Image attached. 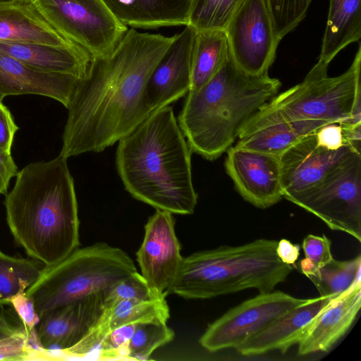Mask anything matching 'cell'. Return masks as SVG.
Returning <instances> with one entry per match:
<instances>
[{"label": "cell", "instance_id": "cell-18", "mask_svg": "<svg viewBox=\"0 0 361 361\" xmlns=\"http://www.w3.org/2000/svg\"><path fill=\"white\" fill-rule=\"evenodd\" d=\"M361 306V279L334 298L313 319L298 344V354L327 352L350 329Z\"/></svg>", "mask_w": 361, "mask_h": 361}, {"label": "cell", "instance_id": "cell-28", "mask_svg": "<svg viewBox=\"0 0 361 361\" xmlns=\"http://www.w3.org/2000/svg\"><path fill=\"white\" fill-rule=\"evenodd\" d=\"M361 257L340 261L334 258L308 278L312 281L319 295H338L348 289L360 277Z\"/></svg>", "mask_w": 361, "mask_h": 361}, {"label": "cell", "instance_id": "cell-17", "mask_svg": "<svg viewBox=\"0 0 361 361\" xmlns=\"http://www.w3.org/2000/svg\"><path fill=\"white\" fill-rule=\"evenodd\" d=\"M105 295H92L44 313L35 328L40 345L63 350L76 344L99 319Z\"/></svg>", "mask_w": 361, "mask_h": 361}, {"label": "cell", "instance_id": "cell-27", "mask_svg": "<svg viewBox=\"0 0 361 361\" xmlns=\"http://www.w3.org/2000/svg\"><path fill=\"white\" fill-rule=\"evenodd\" d=\"M41 271L34 262L0 250V304H10L13 297L25 292L36 281Z\"/></svg>", "mask_w": 361, "mask_h": 361}, {"label": "cell", "instance_id": "cell-31", "mask_svg": "<svg viewBox=\"0 0 361 361\" xmlns=\"http://www.w3.org/2000/svg\"><path fill=\"white\" fill-rule=\"evenodd\" d=\"M312 0H265L276 38L281 41L305 17Z\"/></svg>", "mask_w": 361, "mask_h": 361}, {"label": "cell", "instance_id": "cell-29", "mask_svg": "<svg viewBox=\"0 0 361 361\" xmlns=\"http://www.w3.org/2000/svg\"><path fill=\"white\" fill-rule=\"evenodd\" d=\"M244 0H190L187 25L197 31L225 30Z\"/></svg>", "mask_w": 361, "mask_h": 361}, {"label": "cell", "instance_id": "cell-4", "mask_svg": "<svg viewBox=\"0 0 361 361\" xmlns=\"http://www.w3.org/2000/svg\"><path fill=\"white\" fill-rule=\"evenodd\" d=\"M281 86L268 73H245L230 53L210 80L187 93L177 121L191 151L209 161L221 157Z\"/></svg>", "mask_w": 361, "mask_h": 361}, {"label": "cell", "instance_id": "cell-1", "mask_svg": "<svg viewBox=\"0 0 361 361\" xmlns=\"http://www.w3.org/2000/svg\"><path fill=\"white\" fill-rule=\"evenodd\" d=\"M175 39L128 29L105 59L79 80L68 107L60 154L101 152L130 133L151 113L144 102L148 79Z\"/></svg>", "mask_w": 361, "mask_h": 361}, {"label": "cell", "instance_id": "cell-25", "mask_svg": "<svg viewBox=\"0 0 361 361\" xmlns=\"http://www.w3.org/2000/svg\"><path fill=\"white\" fill-rule=\"evenodd\" d=\"M327 123H329L296 121L272 124L240 135L235 146L279 157L301 138Z\"/></svg>", "mask_w": 361, "mask_h": 361}, {"label": "cell", "instance_id": "cell-39", "mask_svg": "<svg viewBox=\"0 0 361 361\" xmlns=\"http://www.w3.org/2000/svg\"><path fill=\"white\" fill-rule=\"evenodd\" d=\"M13 316L0 304V339L25 328L18 317Z\"/></svg>", "mask_w": 361, "mask_h": 361}, {"label": "cell", "instance_id": "cell-38", "mask_svg": "<svg viewBox=\"0 0 361 361\" xmlns=\"http://www.w3.org/2000/svg\"><path fill=\"white\" fill-rule=\"evenodd\" d=\"M18 173L11 152H0V195L6 194L11 178L16 176Z\"/></svg>", "mask_w": 361, "mask_h": 361}, {"label": "cell", "instance_id": "cell-30", "mask_svg": "<svg viewBox=\"0 0 361 361\" xmlns=\"http://www.w3.org/2000/svg\"><path fill=\"white\" fill-rule=\"evenodd\" d=\"M174 336V331L165 322L137 324L128 345V360L149 359L155 350L171 342Z\"/></svg>", "mask_w": 361, "mask_h": 361}, {"label": "cell", "instance_id": "cell-5", "mask_svg": "<svg viewBox=\"0 0 361 361\" xmlns=\"http://www.w3.org/2000/svg\"><path fill=\"white\" fill-rule=\"evenodd\" d=\"M278 241L257 239L240 246H221L183 257L166 291L187 299H208L255 288L267 293L285 281L293 267L281 262Z\"/></svg>", "mask_w": 361, "mask_h": 361}, {"label": "cell", "instance_id": "cell-16", "mask_svg": "<svg viewBox=\"0 0 361 361\" xmlns=\"http://www.w3.org/2000/svg\"><path fill=\"white\" fill-rule=\"evenodd\" d=\"M169 307L165 298L157 300H123L104 307L99 319L74 345L49 352V360L82 358L97 349L112 330L130 324L160 322L167 323Z\"/></svg>", "mask_w": 361, "mask_h": 361}, {"label": "cell", "instance_id": "cell-10", "mask_svg": "<svg viewBox=\"0 0 361 361\" xmlns=\"http://www.w3.org/2000/svg\"><path fill=\"white\" fill-rule=\"evenodd\" d=\"M282 291L260 293L226 312L210 324L200 338L209 352L238 348L276 319L306 302Z\"/></svg>", "mask_w": 361, "mask_h": 361}, {"label": "cell", "instance_id": "cell-42", "mask_svg": "<svg viewBox=\"0 0 361 361\" xmlns=\"http://www.w3.org/2000/svg\"><path fill=\"white\" fill-rule=\"evenodd\" d=\"M6 5H7V4H6ZM4 6H5V5H0V8H1V7H3Z\"/></svg>", "mask_w": 361, "mask_h": 361}, {"label": "cell", "instance_id": "cell-34", "mask_svg": "<svg viewBox=\"0 0 361 361\" xmlns=\"http://www.w3.org/2000/svg\"><path fill=\"white\" fill-rule=\"evenodd\" d=\"M137 324H126L109 332L102 341L99 349L98 359H127L128 345Z\"/></svg>", "mask_w": 361, "mask_h": 361}, {"label": "cell", "instance_id": "cell-12", "mask_svg": "<svg viewBox=\"0 0 361 361\" xmlns=\"http://www.w3.org/2000/svg\"><path fill=\"white\" fill-rule=\"evenodd\" d=\"M315 132L279 156L283 197L288 200L315 186L350 154L358 152L350 146L329 148L319 140Z\"/></svg>", "mask_w": 361, "mask_h": 361}, {"label": "cell", "instance_id": "cell-35", "mask_svg": "<svg viewBox=\"0 0 361 361\" xmlns=\"http://www.w3.org/2000/svg\"><path fill=\"white\" fill-rule=\"evenodd\" d=\"M25 328L0 339V360H30L34 348Z\"/></svg>", "mask_w": 361, "mask_h": 361}, {"label": "cell", "instance_id": "cell-14", "mask_svg": "<svg viewBox=\"0 0 361 361\" xmlns=\"http://www.w3.org/2000/svg\"><path fill=\"white\" fill-rule=\"evenodd\" d=\"M225 169L242 197L256 207L268 208L283 197L279 157L231 146Z\"/></svg>", "mask_w": 361, "mask_h": 361}, {"label": "cell", "instance_id": "cell-19", "mask_svg": "<svg viewBox=\"0 0 361 361\" xmlns=\"http://www.w3.org/2000/svg\"><path fill=\"white\" fill-rule=\"evenodd\" d=\"M80 80L71 75L36 70L0 51V102L9 95L38 94L67 108Z\"/></svg>", "mask_w": 361, "mask_h": 361}, {"label": "cell", "instance_id": "cell-9", "mask_svg": "<svg viewBox=\"0 0 361 361\" xmlns=\"http://www.w3.org/2000/svg\"><path fill=\"white\" fill-rule=\"evenodd\" d=\"M288 201L360 242L361 153L353 152L318 184Z\"/></svg>", "mask_w": 361, "mask_h": 361}, {"label": "cell", "instance_id": "cell-22", "mask_svg": "<svg viewBox=\"0 0 361 361\" xmlns=\"http://www.w3.org/2000/svg\"><path fill=\"white\" fill-rule=\"evenodd\" d=\"M127 27L154 29L187 25L190 0H103Z\"/></svg>", "mask_w": 361, "mask_h": 361}, {"label": "cell", "instance_id": "cell-32", "mask_svg": "<svg viewBox=\"0 0 361 361\" xmlns=\"http://www.w3.org/2000/svg\"><path fill=\"white\" fill-rule=\"evenodd\" d=\"M165 298L154 292L142 274L136 271L117 283L107 292L104 308L123 300H157Z\"/></svg>", "mask_w": 361, "mask_h": 361}, {"label": "cell", "instance_id": "cell-7", "mask_svg": "<svg viewBox=\"0 0 361 361\" xmlns=\"http://www.w3.org/2000/svg\"><path fill=\"white\" fill-rule=\"evenodd\" d=\"M137 271L124 250L106 243L76 248L45 266L25 293L40 317L47 312L92 295L105 293Z\"/></svg>", "mask_w": 361, "mask_h": 361}, {"label": "cell", "instance_id": "cell-21", "mask_svg": "<svg viewBox=\"0 0 361 361\" xmlns=\"http://www.w3.org/2000/svg\"><path fill=\"white\" fill-rule=\"evenodd\" d=\"M0 51L36 70L86 78L94 62L82 48L72 44L54 46L0 42Z\"/></svg>", "mask_w": 361, "mask_h": 361}, {"label": "cell", "instance_id": "cell-41", "mask_svg": "<svg viewBox=\"0 0 361 361\" xmlns=\"http://www.w3.org/2000/svg\"><path fill=\"white\" fill-rule=\"evenodd\" d=\"M32 0H0V5L31 3Z\"/></svg>", "mask_w": 361, "mask_h": 361}, {"label": "cell", "instance_id": "cell-36", "mask_svg": "<svg viewBox=\"0 0 361 361\" xmlns=\"http://www.w3.org/2000/svg\"><path fill=\"white\" fill-rule=\"evenodd\" d=\"M16 314L30 334L35 332V328L40 319L32 300L25 291L13 297L10 301Z\"/></svg>", "mask_w": 361, "mask_h": 361}, {"label": "cell", "instance_id": "cell-23", "mask_svg": "<svg viewBox=\"0 0 361 361\" xmlns=\"http://www.w3.org/2000/svg\"><path fill=\"white\" fill-rule=\"evenodd\" d=\"M0 42L54 46L74 44L54 29L32 2L7 4L0 8Z\"/></svg>", "mask_w": 361, "mask_h": 361}, {"label": "cell", "instance_id": "cell-20", "mask_svg": "<svg viewBox=\"0 0 361 361\" xmlns=\"http://www.w3.org/2000/svg\"><path fill=\"white\" fill-rule=\"evenodd\" d=\"M338 295H319L286 312L236 348L243 355L286 353L300 342L316 316Z\"/></svg>", "mask_w": 361, "mask_h": 361}, {"label": "cell", "instance_id": "cell-11", "mask_svg": "<svg viewBox=\"0 0 361 361\" xmlns=\"http://www.w3.org/2000/svg\"><path fill=\"white\" fill-rule=\"evenodd\" d=\"M224 30L235 64L251 75L267 74L280 41L265 0H244Z\"/></svg>", "mask_w": 361, "mask_h": 361}, {"label": "cell", "instance_id": "cell-2", "mask_svg": "<svg viewBox=\"0 0 361 361\" xmlns=\"http://www.w3.org/2000/svg\"><path fill=\"white\" fill-rule=\"evenodd\" d=\"M192 152L168 105L118 142L116 166L135 199L172 214H192L197 203Z\"/></svg>", "mask_w": 361, "mask_h": 361}, {"label": "cell", "instance_id": "cell-8", "mask_svg": "<svg viewBox=\"0 0 361 361\" xmlns=\"http://www.w3.org/2000/svg\"><path fill=\"white\" fill-rule=\"evenodd\" d=\"M47 22L85 50L94 61L106 59L128 28L103 0H32Z\"/></svg>", "mask_w": 361, "mask_h": 361}, {"label": "cell", "instance_id": "cell-6", "mask_svg": "<svg viewBox=\"0 0 361 361\" xmlns=\"http://www.w3.org/2000/svg\"><path fill=\"white\" fill-rule=\"evenodd\" d=\"M327 69L328 65L318 61L300 83L278 93L264 105L240 135L288 121H320L360 125V46L350 66L343 73L329 77Z\"/></svg>", "mask_w": 361, "mask_h": 361}, {"label": "cell", "instance_id": "cell-33", "mask_svg": "<svg viewBox=\"0 0 361 361\" xmlns=\"http://www.w3.org/2000/svg\"><path fill=\"white\" fill-rule=\"evenodd\" d=\"M331 246V240L324 235H307L302 243L305 255V258L300 262L302 273L308 278L329 263L333 259Z\"/></svg>", "mask_w": 361, "mask_h": 361}, {"label": "cell", "instance_id": "cell-13", "mask_svg": "<svg viewBox=\"0 0 361 361\" xmlns=\"http://www.w3.org/2000/svg\"><path fill=\"white\" fill-rule=\"evenodd\" d=\"M136 257L141 274L149 286L166 297L183 260L171 213L157 209L149 217Z\"/></svg>", "mask_w": 361, "mask_h": 361}, {"label": "cell", "instance_id": "cell-15", "mask_svg": "<svg viewBox=\"0 0 361 361\" xmlns=\"http://www.w3.org/2000/svg\"><path fill=\"white\" fill-rule=\"evenodd\" d=\"M196 30L190 25L175 39L151 73L144 92L145 104L152 114L187 94Z\"/></svg>", "mask_w": 361, "mask_h": 361}, {"label": "cell", "instance_id": "cell-37", "mask_svg": "<svg viewBox=\"0 0 361 361\" xmlns=\"http://www.w3.org/2000/svg\"><path fill=\"white\" fill-rule=\"evenodd\" d=\"M18 127L8 109L0 102V152H9Z\"/></svg>", "mask_w": 361, "mask_h": 361}, {"label": "cell", "instance_id": "cell-3", "mask_svg": "<svg viewBox=\"0 0 361 361\" xmlns=\"http://www.w3.org/2000/svg\"><path fill=\"white\" fill-rule=\"evenodd\" d=\"M67 158L59 154L18 171L4 200L6 221L28 256L46 266L78 247V202Z\"/></svg>", "mask_w": 361, "mask_h": 361}, {"label": "cell", "instance_id": "cell-26", "mask_svg": "<svg viewBox=\"0 0 361 361\" xmlns=\"http://www.w3.org/2000/svg\"><path fill=\"white\" fill-rule=\"evenodd\" d=\"M229 54L228 42L224 30L197 31L192 58L190 90H198L210 80L220 70Z\"/></svg>", "mask_w": 361, "mask_h": 361}, {"label": "cell", "instance_id": "cell-24", "mask_svg": "<svg viewBox=\"0 0 361 361\" xmlns=\"http://www.w3.org/2000/svg\"><path fill=\"white\" fill-rule=\"evenodd\" d=\"M361 0H329L318 61L329 66L343 49L361 38Z\"/></svg>", "mask_w": 361, "mask_h": 361}, {"label": "cell", "instance_id": "cell-40", "mask_svg": "<svg viewBox=\"0 0 361 361\" xmlns=\"http://www.w3.org/2000/svg\"><path fill=\"white\" fill-rule=\"evenodd\" d=\"M300 247L298 244H293L290 240L281 239L278 241L276 249V254L281 262L293 266L298 259Z\"/></svg>", "mask_w": 361, "mask_h": 361}]
</instances>
